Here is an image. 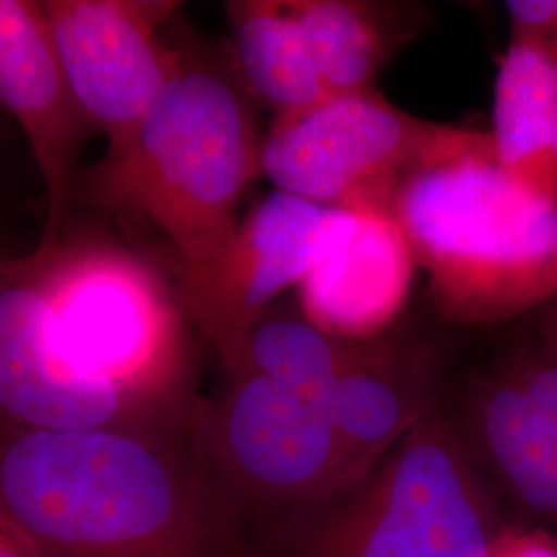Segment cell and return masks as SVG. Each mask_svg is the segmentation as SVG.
<instances>
[{"label": "cell", "mask_w": 557, "mask_h": 557, "mask_svg": "<svg viewBox=\"0 0 557 557\" xmlns=\"http://www.w3.org/2000/svg\"><path fill=\"white\" fill-rule=\"evenodd\" d=\"M34 255L54 319L48 349L161 411L195 407L186 312L149 260L114 239L66 234Z\"/></svg>", "instance_id": "obj_4"}, {"label": "cell", "mask_w": 557, "mask_h": 557, "mask_svg": "<svg viewBox=\"0 0 557 557\" xmlns=\"http://www.w3.org/2000/svg\"><path fill=\"white\" fill-rule=\"evenodd\" d=\"M186 413L161 411L54 349H0V419L38 432L149 430Z\"/></svg>", "instance_id": "obj_14"}, {"label": "cell", "mask_w": 557, "mask_h": 557, "mask_svg": "<svg viewBox=\"0 0 557 557\" xmlns=\"http://www.w3.org/2000/svg\"><path fill=\"white\" fill-rule=\"evenodd\" d=\"M533 338L539 349L557 363V298L535 312Z\"/></svg>", "instance_id": "obj_22"}, {"label": "cell", "mask_w": 557, "mask_h": 557, "mask_svg": "<svg viewBox=\"0 0 557 557\" xmlns=\"http://www.w3.org/2000/svg\"><path fill=\"white\" fill-rule=\"evenodd\" d=\"M492 149L504 172L557 202V60L510 38L494 81Z\"/></svg>", "instance_id": "obj_15"}, {"label": "cell", "mask_w": 557, "mask_h": 557, "mask_svg": "<svg viewBox=\"0 0 557 557\" xmlns=\"http://www.w3.org/2000/svg\"><path fill=\"white\" fill-rule=\"evenodd\" d=\"M190 418L149 430L2 425L0 512L46 557H242L239 506Z\"/></svg>", "instance_id": "obj_1"}, {"label": "cell", "mask_w": 557, "mask_h": 557, "mask_svg": "<svg viewBox=\"0 0 557 557\" xmlns=\"http://www.w3.org/2000/svg\"><path fill=\"white\" fill-rule=\"evenodd\" d=\"M257 106L232 62L178 44L174 73L137 131L77 178L73 197L153 227L180 277L200 271L238 230L239 205L260 176Z\"/></svg>", "instance_id": "obj_2"}, {"label": "cell", "mask_w": 557, "mask_h": 557, "mask_svg": "<svg viewBox=\"0 0 557 557\" xmlns=\"http://www.w3.org/2000/svg\"><path fill=\"white\" fill-rule=\"evenodd\" d=\"M457 423L492 487L557 531V363L533 335L479 370Z\"/></svg>", "instance_id": "obj_10"}, {"label": "cell", "mask_w": 557, "mask_h": 557, "mask_svg": "<svg viewBox=\"0 0 557 557\" xmlns=\"http://www.w3.org/2000/svg\"><path fill=\"white\" fill-rule=\"evenodd\" d=\"M85 119L114 149L131 139L172 77L178 44L163 38L176 2L41 0Z\"/></svg>", "instance_id": "obj_9"}, {"label": "cell", "mask_w": 557, "mask_h": 557, "mask_svg": "<svg viewBox=\"0 0 557 557\" xmlns=\"http://www.w3.org/2000/svg\"><path fill=\"white\" fill-rule=\"evenodd\" d=\"M0 103L20 122L38 163L46 188L41 244H52L64 234L77 160L96 128L73 96L38 0H0Z\"/></svg>", "instance_id": "obj_11"}, {"label": "cell", "mask_w": 557, "mask_h": 557, "mask_svg": "<svg viewBox=\"0 0 557 557\" xmlns=\"http://www.w3.org/2000/svg\"><path fill=\"white\" fill-rule=\"evenodd\" d=\"M487 139L481 128L413 116L380 91L326 96L273 119L262 135L260 176L310 202L388 213L419 172Z\"/></svg>", "instance_id": "obj_6"}, {"label": "cell", "mask_w": 557, "mask_h": 557, "mask_svg": "<svg viewBox=\"0 0 557 557\" xmlns=\"http://www.w3.org/2000/svg\"><path fill=\"white\" fill-rule=\"evenodd\" d=\"M306 34L326 96L379 91V75L418 34L416 9L370 0H287Z\"/></svg>", "instance_id": "obj_16"}, {"label": "cell", "mask_w": 557, "mask_h": 557, "mask_svg": "<svg viewBox=\"0 0 557 557\" xmlns=\"http://www.w3.org/2000/svg\"><path fill=\"white\" fill-rule=\"evenodd\" d=\"M418 267L393 215L361 211L356 232L296 287L299 312L345 341L384 337L405 310Z\"/></svg>", "instance_id": "obj_13"}, {"label": "cell", "mask_w": 557, "mask_h": 557, "mask_svg": "<svg viewBox=\"0 0 557 557\" xmlns=\"http://www.w3.org/2000/svg\"><path fill=\"white\" fill-rule=\"evenodd\" d=\"M366 343L331 335L306 319L299 308L273 306L248 335L242 374H259L319 403Z\"/></svg>", "instance_id": "obj_18"}, {"label": "cell", "mask_w": 557, "mask_h": 557, "mask_svg": "<svg viewBox=\"0 0 557 557\" xmlns=\"http://www.w3.org/2000/svg\"><path fill=\"white\" fill-rule=\"evenodd\" d=\"M0 557H46L17 522L0 512Z\"/></svg>", "instance_id": "obj_21"}, {"label": "cell", "mask_w": 557, "mask_h": 557, "mask_svg": "<svg viewBox=\"0 0 557 557\" xmlns=\"http://www.w3.org/2000/svg\"><path fill=\"white\" fill-rule=\"evenodd\" d=\"M438 368L430 349L384 337L368 341L319 398L354 460L359 483L398 440L438 413Z\"/></svg>", "instance_id": "obj_12"}, {"label": "cell", "mask_w": 557, "mask_h": 557, "mask_svg": "<svg viewBox=\"0 0 557 557\" xmlns=\"http://www.w3.org/2000/svg\"><path fill=\"white\" fill-rule=\"evenodd\" d=\"M510 38L531 41L557 60V0H508Z\"/></svg>", "instance_id": "obj_19"}, {"label": "cell", "mask_w": 557, "mask_h": 557, "mask_svg": "<svg viewBox=\"0 0 557 557\" xmlns=\"http://www.w3.org/2000/svg\"><path fill=\"white\" fill-rule=\"evenodd\" d=\"M388 215L453 324L499 326L557 298V202L504 172L492 139L419 172Z\"/></svg>", "instance_id": "obj_3"}, {"label": "cell", "mask_w": 557, "mask_h": 557, "mask_svg": "<svg viewBox=\"0 0 557 557\" xmlns=\"http://www.w3.org/2000/svg\"><path fill=\"white\" fill-rule=\"evenodd\" d=\"M193 434L225 492L242 506L322 508L359 485L331 419L310 398L239 374L197 398Z\"/></svg>", "instance_id": "obj_7"}, {"label": "cell", "mask_w": 557, "mask_h": 557, "mask_svg": "<svg viewBox=\"0 0 557 557\" xmlns=\"http://www.w3.org/2000/svg\"><path fill=\"white\" fill-rule=\"evenodd\" d=\"M232 64L242 85L273 119L326 98L317 60L287 0H230Z\"/></svg>", "instance_id": "obj_17"}, {"label": "cell", "mask_w": 557, "mask_h": 557, "mask_svg": "<svg viewBox=\"0 0 557 557\" xmlns=\"http://www.w3.org/2000/svg\"><path fill=\"white\" fill-rule=\"evenodd\" d=\"M496 504L457 421L434 413L320 508L296 557H485L504 527Z\"/></svg>", "instance_id": "obj_5"}, {"label": "cell", "mask_w": 557, "mask_h": 557, "mask_svg": "<svg viewBox=\"0 0 557 557\" xmlns=\"http://www.w3.org/2000/svg\"><path fill=\"white\" fill-rule=\"evenodd\" d=\"M358 223V211L273 190L239 220L218 259L180 277L184 312L215 349L227 379L242 374L255 324Z\"/></svg>", "instance_id": "obj_8"}, {"label": "cell", "mask_w": 557, "mask_h": 557, "mask_svg": "<svg viewBox=\"0 0 557 557\" xmlns=\"http://www.w3.org/2000/svg\"><path fill=\"white\" fill-rule=\"evenodd\" d=\"M485 557H557V531L504 522Z\"/></svg>", "instance_id": "obj_20"}]
</instances>
